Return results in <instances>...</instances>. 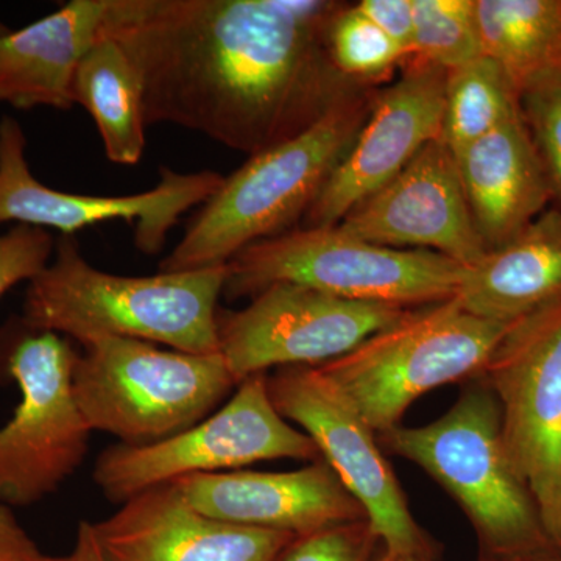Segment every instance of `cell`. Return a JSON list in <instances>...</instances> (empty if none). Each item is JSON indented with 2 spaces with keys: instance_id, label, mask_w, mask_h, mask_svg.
Masks as SVG:
<instances>
[{
  "instance_id": "cell-23",
  "label": "cell",
  "mask_w": 561,
  "mask_h": 561,
  "mask_svg": "<svg viewBox=\"0 0 561 561\" xmlns=\"http://www.w3.org/2000/svg\"><path fill=\"white\" fill-rule=\"evenodd\" d=\"M522 113L519 95L491 58L448 70L440 140L454 154Z\"/></svg>"
},
{
  "instance_id": "cell-10",
  "label": "cell",
  "mask_w": 561,
  "mask_h": 561,
  "mask_svg": "<svg viewBox=\"0 0 561 561\" xmlns=\"http://www.w3.org/2000/svg\"><path fill=\"white\" fill-rule=\"evenodd\" d=\"M479 378L500 404L508 459L561 549V300L513 321Z\"/></svg>"
},
{
  "instance_id": "cell-22",
  "label": "cell",
  "mask_w": 561,
  "mask_h": 561,
  "mask_svg": "<svg viewBox=\"0 0 561 561\" xmlns=\"http://www.w3.org/2000/svg\"><path fill=\"white\" fill-rule=\"evenodd\" d=\"M482 54L500 65L522 99L561 77V0H474Z\"/></svg>"
},
{
  "instance_id": "cell-12",
  "label": "cell",
  "mask_w": 561,
  "mask_h": 561,
  "mask_svg": "<svg viewBox=\"0 0 561 561\" xmlns=\"http://www.w3.org/2000/svg\"><path fill=\"white\" fill-rule=\"evenodd\" d=\"M267 386L279 415L301 426L359 502L383 551L435 553L409 511L378 435L320 368H278Z\"/></svg>"
},
{
  "instance_id": "cell-15",
  "label": "cell",
  "mask_w": 561,
  "mask_h": 561,
  "mask_svg": "<svg viewBox=\"0 0 561 561\" xmlns=\"http://www.w3.org/2000/svg\"><path fill=\"white\" fill-rule=\"evenodd\" d=\"M337 227L376 245L434 251L463 267L486 253L468 208L456 154L440 139L424 146Z\"/></svg>"
},
{
  "instance_id": "cell-35",
  "label": "cell",
  "mask_w": 561,
  "mask_h": 561,
  "mask_svg": "<svg viewBox=\"0 0 561 561\" xmlns=\"http://www.w3.org/2000/svg\"><path fill=\"white\" fill-rule=\"evenodd\" d=\"M58 561H73L72 557L66 556V557H58Z\"/></svg>"
},
{
  "instance_id": "cell-28",
  "label": "cell",
  "mask_w": 561,
  "mask_h": 561,
  "mask_svg": "<svg viewBox=\"0 0 561 561\" xmlns=\"http://www.w3.org/2000/svg\"><path fill=\"white\" fill-rule=\"evenodd\" d=\"M55 243L49 231L31 225H16L0 236V298L39 275L54 257Z\"/></svg>"
},
{
  "instance_id": "cell-18",
  "label": "cell",
  "mask_w": 561,
  "mask_h": 561,
  "mask_svg": "<svg viewBox=\"0 0 561 561\" xmlns=\"http://www.w3.org/2000/svg\"><path fill=\"white\" fill-rule=\"evenodd\" d=\"M472 221L486 251L512 242L552 202L551 186L523 114L456 157Z\"/></svg>"
},
{
  "instance_id": "cell-16",
  "label": "cell",
  "mask_w": 561,
  "mask_h": 561,
  "mask_svg": "<svg viewBox=\"0 0 561 561\" xmlns=\"http://www.w3.org/2000/svg\"><path fill=\"white\" fill-rule=\"evenodd\" d=\"M92 531L103 561H276L297 538L203 515L175 482L136 494Z\"/></svg>"
},
{
  "instance_id": "cell-20",
  "label": "cell",
  "mask_w": 561,
  "mask_h": 561,
  "mask_svg": "<svg viewBox=\"0 0 561 561\" xmlns=\"http://www.w3.org/2000/svg\"><path fill=\"white\" fill-rule=\"evenodd\" d=\"M454 298L472 316L507 324L561 300L560 210H545L518 238L465 267Z\"/></svg>"
},
{
  "instance_id": "cell-11",
  "label": "cell",
  "mask_w": 561,
  "mask_h": 561,
  "mask_svg": "<svg viewBox=\"0 0 561 561\" xmlns=\"http://www.w3.org/2000/svg\"><path fill=\"white\" fill-rule=\"evenodd\" d=\"M409 311L345 300L300 284H273L241 311L217 313L220 354L238 383L268 368L320 367Z\"/></svg>"
},
{
  "instance_id": "cell-31",
  "label": "cell",
  "mask_w": 561,
  "mask_h": 561,
  "mask_svg": "<svg viewBox=\"0 0 561 561\" xmlns=\"http://www.w3.org/2000/svg\"><path fill=\"white\" fill-rule=\"evenodd\" d=\"M70 557L73 561H103L98 541L94 538V531H92V523L81 522L79 524L76 548H73Z\"/></svg>"
},
{
  "instance_id": "cell-4",
  "label": "cell",
  "mask_w": 561,
  "mask_h": 561,
  "mask_svg": "<svg viewBox=\"0 0 561 561\" xmlns=\"http://www.w3.org/2000/svg\"><path fill=\"white\" fill-rule=\"evenodd\" d=\"M379 445L423 468L460 505L490 556L556 546L502 438L501 409L481 378L471 379L442 419L397 426Z\"/></svg>"
},
{
  "instance_id": "cell-14",
  "label": "cell",
  "mask_w": 561,
  "mask_h": 561,
  "mask_svg": "<svg viewBox=\"0 0 561 561\" xmlns=\"http://www.w3.org/2000/svg\"><path fill=\"white\" fill-rule=\"evenodd\" d=\"M400 70V79L378 90L356 139L302 217V228L334 227L424 146L440 139L448 70L415 57Z\"/></svg>"
},
{
  "instance_id": "cell-6",
  "label": "cell",
  "mask_w": 561,
  "mask_h": 561,
  "mask_svg": "<svg viewBox=\"0 0 561 561\" xmlns=\"http://www.w3.org/2000/svg\"><path fill=\"white\" fill-rule=\"evenodd\" d=\"M221 354L162 350L136 339L83 345L72 390L91 431L124 445H149L190 430L238 387Z\"/></svg>"
},
{
  "instance_id": "cell-8",
  "label": "cell",
  "mask_w": 561,
  "mask_h": 561,
  "mask_svg": "<svg viewBox=\"0 0 561 561\" xmlns=\"http://www.w3.org/2000/svg\"><path fill=\"white\" fill-rule=\"evenodd\" d=\"M77 356L69 339L22 319L0 330V376L21 391L13 416L0 427V504H36L83 463L92 431L73 398Z\"/></svg>"
},
{
  "instance_id": "cell-21",
  "label": "cell",
  "mask_w": 561,
  "mask_h": 561,
  "mask_svg": "<svg viewBox=\"0 0 561 561\" xmlns=\"http://www.w3.org/2000/svg\"><path fill=\"white\" fill-rule=\"evenodd\" d=\"M72 99L90 113L106 158L114 164H138L146 149L142 81L116 41L99 35L77 69Z\"/></svg>"
},
{
  "instance_id": "cell-9",
  "label": "cell",
  "mask_w": 561,
  "mask_h": 561,
  "mask_svg": "<svg viewBox=\"0 0 561 561\" xmlns=\"http://www.w3.org/2000/svg\"><path fill=\"white\" fill-rule=\"evenodd\" d=\"M308 434L279 415L265 373L243 379L230 401L190 430L149 443L110 446L94 465L103 496L124 504L136 494L192 474L236 470L256 461L320 460Z\"/></svg>"
},
{
  "instance_id": "cell-1",
  "label": "cell",
  "mask_w": 561,
  "mask_h": 561,
  "mask_svg": "<svg viewBox=\"0 0 561 561\" xmlns=\"http://www.w3.org/2000/svg\"><path fill=\"white\" fill-rule=\"evenodd\" d=\"M335 0H108L101 33L142 81L147 125L253 157L311 128L364 87L339 72Z\"/></svg>"
},
{
  "instance_id": "cell-3",
  "label": "cell",
  "mask_w": 561,
  "mask_h": 561,
  "mask_svg": "<svg viewBox=\"0 0 561 561\" xmlns=\"http://www.w3.org/2000/svg\"><path fill=\"white\" fill-rule=\"evenodd\" d=\"M378 88L342 99L317 124L249 158L203 203L160 272L225 265L251 243L294 230L350 150Z\"/></svg>"
},
{
  "instance_id": "cell-33",
  "label": "cell",
  "mask_w": 561,
  "mask_h": 561,
  "mask_svg": "<svg viewBox=\"0 0 561 561\" xmlns=\"http://www.w3.org/2000/svg\"><path fill=\"white\" fill-rule=\"evenodd\" d=\"M373 561H435V553H390L382 549Z\"/></svg>"
},
{
  "instance_id": "cell-25",
  "label": "cell",
  "mask_w": 561,
  "mask_h": 561,
  "mask_svg": "<svg viewBox=\"0 0 561 561\" xmlns=\"http://www.w3.org/2000/svg\"><path fill=\"white\" fill-rule=\"evenodd\" d=\"M482 55L474 0H413L412 57L453 70Z\"/></svg>"
},
{
  "instance_id": "cell-32",
  "label": "cell",
  "mask_w": 561,
  "mask_h": 561,
  "mask_svg": "<svg viewBox=\"0 0 561 561\" xmlns=\"http://www.w3.org/2000/svg\"><path fill=\"white\" fill-rule=\"evenodd\" d=\"M479 561H561V549L557 546L537 549V551L501 553V556H490L482 553Z\"/></svg>"
},
{
  "instance_id": "cell-24",
  "label": "cell",
  "mask_w": 561,
  "mask_h": 561,
  "mask_svg": "<svg viewBox=\"0 0 561 561\" xmlns=\"http://www.w3.org/2000/svg\"><path fill=\"white\" fill-rule=\"evenodd\" d=\"M328 50L339 72L357 87L376 88L408 61L397 46L356 7L346 3L328 31Z\"/></svg>"
},
{
  "instance_id": "cell-7",
  "label": "cell",
  "mask_w": 561,
  "mask_h": 561,
  "mask_svg": "<svg viewBox=\"0 0 561 561\" xmlns=\"http://www.w3.org/2000/svg\"><path fill=\"white\" fill-rule=\"evenodd\" d=\"M511 324L472 316L451 298L411 309L404 319L319 368L381 435L400 426L421 394L479 378Z\"/></svg>"
},
{
  "instance_id": "cell-5",
  "label": "cell",
  "mask_w": 561,
  "mask_h": 561,
  "mask_svg": "<svg viewBox=\"0 0 561 561\" xmlns=\"http://www.w3.org/2000/svg\"><path fill=\"white\" fill-rule=\"evenodd\" d=\"M463 265L427 250L376 245L334 227L294 228L227 262L228 300L290 283L345 298L415 309L456 297Z\"/></svg>"
},
{
  "instance_id": "cell-27",
  "label": "cell",
  "mask_w": 561,
  "mask_h": 561,
  "mask_svg": "<svg viewBox=\"0 0 561 561\" xmlns=\"http://www.w3.org/2000/svg\"><path fill=\"white\" fill-rule=\"evenodd\" d=\"M378 545L368 519H360L297 537L276 561H373Z\"/></svg>"
},
{
  "instance_id": "cell-26",
  "label": "cell",
  "mask_w": 561,
  "mask_h": 561,
  "mask_svg": "<svg viewBox=\"0 0 561 561\" xmlns=\"http://www.w3.org/2000/svg\"><path fill=\"white\" fill-rule=\"evenodd\" d=\"M519 105L551 186L553 208L561 213V77L535 83L523 92Z\"/></svg>"
},
{
  "instance_id": "cell-30",
  "label": "cell",
  "mask_w": 561,
  "mask_h": 561,
  "mask_svg": "<svg viewBox=\"0 0 561 561\" xmlns=\"http://www.w3.org/2000/svg\"><path fill=\"white\" fill-rule=\"evenodd\" d=\"M0 561H58L46 556L18 522L13 508L0 504Z\"/></svg>"
},
{
  "instance_id": "cell-29",
  "label": "cell",
  "mask_w": 561,
  "mask_h": 561,
  "mask_svg": "<svg viewBox=\"0 0 561 561\" xmlns=\"http://www.w3.org/2000/svg\"><path fill=\"white\" fill-rule=\"evenodd\" d=\"M354 7L386 33L404 51L408 60L412 57L413 0H362Z\"/></svg>"
},
{
  "instance_id": "cell-2",
  "label": "cell",
  "mask_w": 561,
  "mask_h": 561,
  "mask_svg": "<svg viewBox=\"0 0 561 561\" xmlns=\"http://www.w3.org/2000/svg\"><path fill=\"white\" fill-rule=\"evenodd\" d=\"M227 264L151 276L94 267L73 236L55 243L50 264L28 283L25 324L81 346L103 337L136 339L192 354H220L217 302Z\"/></svg>"
},
{
  "instance_id": "cell-19",
  "label": "cell",
  "mask_w": 561,
  "mask_h": 561,
  "mask_svg": "<svg viewBox=\"0 0 561 561\" xmlns=\"http://www.w3.org/2000/svg\"><path fill=\"white\" fill-rule=\"evenodd\" d=\"M108 0H70L0 38V102L14 108L73 106L77 69L101 35Z\"/></svg>"
},
{
  "instance_id": "cell-13",
  "label": "cell",
  "mask_w": 561,
  "mask_h": 561,
  "mask_svg": "<svg viewBox=\"0 0 561 561\" xmlns=\"http://www.w3.org/2000/svg\"><path fill=\"white\" fill-rule=\"evenodd\" d=\"M27 139L20 122L0 121V224L16 221L62 236L103 224L127 220L135 224V247L140 253H160L169 232L181 217L209 201L225 176L213 171L180 173L161 168L153 190L131 195L70 194L51 190L32 175Z\"/></svg>"
},
{
  "instance_id": "cell-34",
  "label": "cell",
  "mask_w": 561,
  "mask_h": 561,
  "mask_svg": "<svg viewBox=\"0 0 561 561\" xmlns=\"http://www.w3.org/2000/svg\"><path fill=\"white\" fill-rule=\"evenodd\" d=\"M9 32H10L9 28H7L5 25H3L2 22H0V38H2V36Z\"/></svg>"
},
{
  "instance_id": "cell-17",
  "label": "cell",
  "mask_w": 561,
  "mask_h": 561,
  "mask_svg": "<svg viewBox=\"0 0 561 561\" xmlns=\"http://www.w3.org/2000/svg\"><path fill=\"white\" fill-rule=\"evenodd\" d=\"M175 483L195 511L236 526L302 537L367 519L359 502L324 460L295 471L209 472Z\"/></svg>"
}]
</instances>
